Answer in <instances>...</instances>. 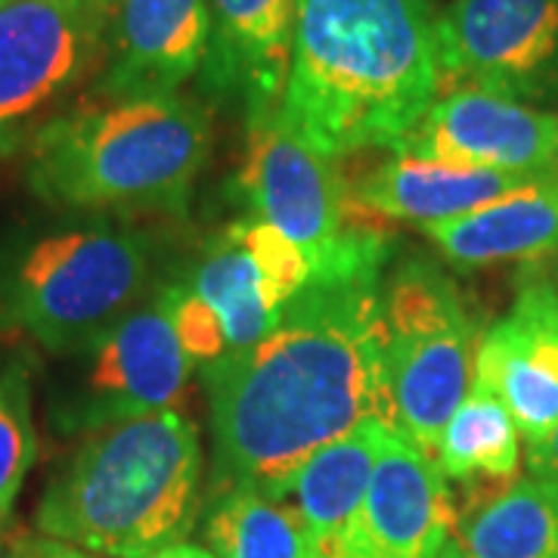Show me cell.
Listing matches in <instances>:
<instances>
[{"instance_id":"1","label":"cell","mask_w":558,"mask_h":558,"mask_svg":"<svg viewBox=\"0 0 558 558\" xmlns=\"http://www.w3.org/2000/svg\"><path fill=\"white\" fill-rule=\"evenodd\" d=\"M381 282V264L311 277L258 344L202 366L215 447L208 499H282L301 465L360 422L395 428Z\"/></svg>"},{"instance_id":"2","label":"cell","mask_w":558,"mask_h":558,"mask_svg":"<svg viewBox=\"0 0 558 558\" xmlns=\"http://www.w3.org/2000/svg\"><path fill=\"white\" fill-rule=\"evenodd\" d=\"M432 0H299L279 121L326 159L398 143L440 97Z\"/></svg>"},{"instance_id":"3","label":"cell","mask_w":558,"mask_h":558,"mask_svg":"<svg viewBox=\"0 0 558 558\" xmlns=\"http://www.w3.org/2000/svg\"><path fill=\"white\" fill-rule=\"evenodd\" d=\"M199 490V428L161 410L87 432L44 487L35 524L90 556L149 558L193 531Z\"/></svg>"},{"instance_id":"4","label":"cell","mask_w":558,"mask_h":558,"mask_svg":"<svg viewBox=\"0 0 558 558\" xmlns=\"http://www.w3.org/2000/svg\"><path fill=\"white\" fill-rule=\"evenodd\" d=\"M211 159V116L168 94L57 112L28 143L40 202L87 215H178Z\"/></svg>"},{"instance_id":"5","label":"cell","mask_w":558,"mask_h":558,"mask_svg":"<svg viewBox=\"0 0 558 558\" xmlns=\"http://www.w3.org/2000/svg\"><path fill=\"white\" fill-rule=\"evenodd\" d=\"M153 245L134 227L87 223L28 242L0 274V317L75 357L146 299Z\"/></svg>"},{"instance_id":"6","label":"cell","mask_w":558,"mask_h":558,"mask_svg":"<svg viewBox=\"0 0 558 558\" xmlns=\"http://www.w3.org/2000/svg\"><path fill=\"white\" fill-rule=\"evenodd\" d=\"M381 317L395 432L435 457L444 425L475 381V319L457 286L418 258L381 282Z\"/></svg>"},{"instance_id":"7","label":"cell","mask_w":558,"mask_h":558,"mask_svg":"<svg viewBox=\"0 0 558 558\" xmlns=\"http://www.w3.org/2000/svg\"><path fill=\"white\" fill-rule=\"evenodd\" d=\"M102 0L0 3V153L32 143L50 112L100 69Z\"/></svg>"},{"instance_id":"8","label":"cell","mask_w":558,"mask_h":558,"mask_svg":"<svg viewBox=\"0 0 558 558\" xmlns=\"http://www.w3.org/2000/svg\"><path fill=\"white\" fill-rule=\"evenodd\" d=\"M75 357L81 360L78 373L62 398L57 422L81 435L161 410H180L193 373L161 286Z\"/></svg>"},{"instance_id":"9","label":"cell","mask_w":558,"mask_h":558,"mask_svg":"<svg viewBox=\"0 0 558 558\" xmlns=\"http://www.w3.org/2000/svg\"><path fill=\"white\" fill-rule=\"evenodd\" d=\"M240 183L258 220L274 223L307 255L311 274L341 258L369 223V215L351 199L339 159L319 156L277 112L248 119Z\"/></svg>"},{"instance_id":"10","label":"cell","mask_w":558,"mask_h":558,"mask_svg":"<svg viewBox=\"0 0 558 558\" xmlns=\"http://www.w3.org/2000/svg\"><path fill=\"white\" fill-rule=\"evenodd\" d=\"M440 90L558 94V0H450L438 13Z\"/></svg>"},{"instance_id":"11","label":"cell","mask_w":558,"mask_h":558,"mask_svg":"<svg viewBox=\"0 0 558 558\" xmlns=\"http://www.w3.org/2000/svg\"><path fill=\"white\" fill-rule=\"evenodd\" d=\"M208 0H102L97 100L168 97L208 57Z\"/></svg>"},{"instance_id":"12","label":"cell","mask_w":558,"mask_h":558,"mask_svg":"<svg viewBox=\"0 0 558 558\" xmlns=\"http://www.w3.org/2000/svg\"><path fill=\"white\" fill-rule=\"evenodd\" d=\"M556 143L558 116L553 112L497 90L453 87L432 102L395 153L512 174H549Z\"/></svg>"},{"instance_id":"13","label":"cell","mask_w":558,"mask_h":558,"mask_svg":"<svg viewBox=\"0 0 558 558\" xmlns=\"http://www.w3.org/2000/svg\"><path fill=\"white\" fill-rule=\"evenodd\" d=\"M475 381L515 418L527 447L558 425V289L527 264L515 301L478 339Z\"/></svg>"},{"instance_id":"14","label":"cell","mask_w":558,"mask_h":558,"mask_svg":"<svg viewBox=\"0 0 558 558\" xmlns=\"http://www.w3.org/2000/svg\"><path fill=\"white\" fill-rule=\"evenodd\" d=\"M211 38L202 65L205 94L240 102L245 121L277 112L289 62L299 0H208Z\"/></svg>"},{"instance_id":"15","label":"cell","mask_w":558,"mask_h":558,"mask_svg":"<svg viewBox=\"0 0 558 558\" xmlns=\"http://www.w3.org/2000/svg\"><path fill=\"white\" fill-rule=\"evenodd\" d=\"M543 178L546 174H512L395 153L351 183V199L369 218L407 220L425 230L432 223L465 218Z\"/></svg>"},{"instance_id":"16","label":"cell","mask_w":558,"mask_h":558,"mask_svg":"<svg viewBox=\"0 0 558 558\" xmlns=\"http://www.w3.org/2000/svg\"><path fill=\"white\" fill-rule=\"evenodd\" d=\"M425 236L462 270L490 264H539L558 255V174L515 190L465 218L432 223Z\"/></svg>"},{"instance_id":"17","label":"cell","mask_w":558,"mask_h":558,"mask_svg":"<svg viewBox=\"0 0 558 558\" xmlns=\"http://www.w3.org/2000/svg\"><path fill=\"white\" fill-rule=\"evenodd\" d=\"M440 558H558V487L531 475L472 494Z\"/></svg>"},{"instance_id":"18","label":"cell","mask_w":558,"mask_h":558,"mask_svg":"<svg viewBox=\"0 0 558 558\" xmlns=\"http://www.w3.org/2000/svg\"><path fill=\"white\" fill-rule=\"evenodd\" d=\"M388 428L379 418H366L301 465L292 494L311 549L339 539L354 524Z\"/></svg>"},{"instance_id":"19","label":"cell","mask_w":558,"mask_h":558,"mask_svg":"<svg viewBox=\"0 0 558 558\" xmlns=\"http://www.w3.org/2000/svg\"><path fill=\"white\" fill-rule=\"evenodd\" d=\"M519 444L521 432L509 410L490 388L472 381L440 432L435 459L447 481H457L469 494H487L519 478Z\"/></svg>"},{"instance_id":"20","label":"cell","mask_w":558,"mask_h":558,"mask_svg":"<svg viewBox=\"0 0 558 558\" xmlns=\"http://www.w3.org/2000/svg\"><path fill=\"white\" fill-rule=\"evenodd\" d=\"M186 286L218 311L227 332V351L258 344L279 317L264 301L258 270L245 255L233 223L202 245Z\"/></svg>"},{"instance_id":"21","label":"cell","mask_w":558,"mask_h":558,"mask_svg":"<svg viewBox=\"0 0 558 558\" xmlns=\"http://www.w3.org/2000/svg\"><path fill=\"white\" fill-rule=\"evenodd\" d=\"M205 539L218 558H311L299 509L252 490L208 499Z\"/></svg>"},{"instance_id":"22","label":"cell","mask_w":558,"mask_h":558,"mask_svg":"<svg viewBox=\"0 0 558 558\" xmlns=\"http://www.w3.org/2000/svg\"><path fill=\"white\" fill-rule=\"evenodd\" d=\"M38 453L28 381L20 366L0 369V531L13 515L25 475Z\"/></svg>"},{"instance_id":"23","label":"cell","mask_w":558,"mask_h":558,"mask_svg":"<svg viewBox=\"0 0 558 558\" xmlns=\"http://www.w3.org/2000/svg\"><path fill=\"white\" fill-rule=\"evenodd\" d=\"M233 227H236L245 255L258 270L267 307L279 314L311 282V260L295 242L267 220H245Z\"/></svg>"},{"instance_id":"24","label":"cell","mask_w":558,"mask_h":558,"mask_svg":"<svg viewBox=\"0 0 558 558\" xmlns=\"http://www.w3.org/2000/svg\"><path fill=\"white\" fill-rule=\"evenodd\" d=\"M168 299V314L174 323L183 351L193 363H211L227 354V332L220 323L218 311L208 301L196 295L186 282H168L161 286Z\"/></svg>"},{"instance_id":"25","label":"cell","mask_w":558,"mask_h":558,"mask_svg":"<svg viewBox=\"0 0 558 558\" xmlns=\"http://www.w3.org/2000/svg\"><path fill=\"white\" fill-rule=\"evenodd\" d=\"M3 558H97L90 553H84L72 543H62V539L53 537H20Z\"/></svg>"},{"instance_id":"26","label":"cell","mask_w":558,"mask_h":558,"mask_svg":"<svg viewBox=\"0 0 558 558\" xmlns=\"http://www.w3.org/2000/svg\"><path fill=\"white\" fill-rule=\"evenodd\" d=\"M527 469L534 478L549 481L558 487V425L546 440H539L534 447H527Z\"/></svg>"},{"instance_id":"27","label":"cell","mask_w":558,"mask_h":558,"mask_svg":"<svg viewBox=\"0 0 558 558\" xmlns=\"http://www.w3.org/2000/svg\"><path fill=\"white\" fill-rule=\"evenodd\" d=\"M149 558H218L215 553L193 546V543H174V546H165L159 553H153Z\"/></svg>"},{"instance_id":"28","label":"cell","mask_w":558,"mask_h":558,"mask_svg":"<svg viewBox=\"0 0 558 558\" xmlns=\"http://www.w3.org/2000/svg\"><path fill=\"white\" fill-rule=\"evenodd\" d=\"M549 277H553V282H556V289H558V255L553 258V270H549Z\"/></svg>"},{"instance_id":"29","label":"cell","mask_w":558,"mask_h":558,"mask_svg":"<svg viewBox=\"0 0 558 558\" xmlns=\"http://www.w3.org/2000/svg\"><path fill=\"white\" fill-rule=\"evenodd\" d=\"M553 174H558V143H556V159H553Z\"/></svg>"},{"instance_id":"30","label":"cell","mask_w":558,"mask_h":558,"mask_svg":"<svg viewBox=\"0 0 558 558\" xmlns=\"http://www.w3.org/2000/svg\"><path fill=\"white\" fill-rule=\"evenodd\" d=\"M0 3H3V0H0Z\"/></svg>"}]
</instances>
